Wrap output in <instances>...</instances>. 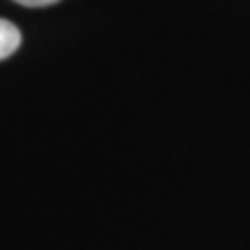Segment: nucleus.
Returning a JSON list of instances; mask_svg holds the SVG:
<instances>
[{
  "mask_svg": "<svg viewBox=\"0 0 250 250\" xmlns=\"http://www.w3.org/2000/svg\"><path fill=\"white\" fill-rule=\"evenodd\" d=\"M21 44V33L14 23H9L5 19H0V61L12 56Z\"/></svg>",
  "mask_w": 250,
  "mask_h": 250,
  "instance_id": "1",
  "label": "nucleus"
},
{
  "mask_svg": "<svg viewBox=\"0 0 250 250\" xmlns=\"http://www.w3.org/2000/svg\"><path fill=\"white\" fill-rule=\"evenodd\" d=\"M19 5H26V7H44V5H54L58 0H14Z\"/></svg>",
  "mask_w": 250,
  "mask_h": 250,
  "instance_id": "2",
  "label": "nucleus"
}]
</instances>
